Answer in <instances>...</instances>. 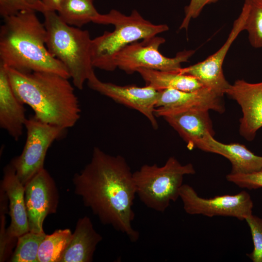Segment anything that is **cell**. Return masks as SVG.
<instances>
[{"label":"cell","mask_w":262,"mask_h":262,"mask_svg":"<svg viewBox=\"0 0 262 262\" xmlns=\"http://www.w3.org/2000/svg\"><path fill=\"white\" fill-rule=\"evenodd\" d=\"M72 181L75 194L102 224L125 233L131 242L138 240L139 233L132 226L136 195L133 173L123 156L95 147L91 161Z\"/></svg>","instance_id":"obj_1"},{"label":"cell","mask_w":262,"mask_h":262,"mask_svg":"<svg viewBox=\"0 0 262 262\" xmlns=\"http://www.w3.org/2000/svg\"><path fill=\"white\" fill-rule=\"evenodd\" d=\"M5 67L15 94L37 118L66 129L77 123L81 110L68 78L53 72H23Z\"/></svg>","instance_id":"obj_2"},{"label":"cell","mask_w":262,"mask_h":262,"mask_svg":"<svg viewBox=\"0 0 262 262\" xmlns=\"http://www.w3.org/2000/svg\"><path fill=\"white\" fill-rule=\"evenodd\" d=\"M0 28V59L4 66L20 72L46 71L69 79V73L47 46V31L35 10L6 17Z\"/></svg>","instance_id":"obj_3"},{"label":"cell","mask_w":262,"mask_h":262,"mask_svg":"<svg viewBox=\"0 0 262 262\" xmlns=\"http://www.w3.org/2000/svg\"><path fill=\"white\" fill-rule=\"evenodd\" d=\"M95 23L113 25L112 32L105 31L92 40L91 60L93 67L107 71L116 67L115 59L127 45L148 38L169 30L166 24H154L145 19L136 10L126 16L115 9L100 14Z\"/></svg>","instance_id":"obj_4"},{"label":"cell","mask_w":262,"mask_h":262,"mask_svg":"<svg viewBox=\"0 0 262 262\" xmlns=\"http://www.w3.org/2000/svg\"><path fill=\"white\" fill-rule=\"evenodd\" d=\"M47 31L46 46L51 55L68 70L73 85L82 90L95 72L91 60L89 33L64 22L56 11L43 13Z\"/></svg>","instance_id":"obj_5"},{"label":"cell","mask_w":262,"mask_h":262,"mask_svg":"<svg viewBox=\"0 0 262 262\" xmlns=\"http://www.w3.org/2000/svg\"><path fill=\"white\" fill-rule=\"evenodd\" d=\"M195 173L191 163L182 164L174 157L162 166L144 164L133 173L136 194L148 208L164 212L180 198L184 176Z\"/></svg>","instance_id":"obj_6"},{"label":"cell","mask_w":262,"mask_h":262,"mask_svg":"<svg viewBox=\"0 0 262 262\" xmlns=\"http://www.w3.org/2000/svg\"><path fill=\"white\" fill-rule=\"evenodd\" d=\"M25 128L27 138L23 151L10 163L24 185L44 168L48 149L55 141L64 136L66 130L44 122L34 115L27 118Z\"/></svg>","instance_id":"obj_7"},{"label":"cell","mask_w":262,"mask_h":262,"mask_svg":"<svg viewBox=\"0 0 262 262\" xmlns=\"http://www.w3.org/2000/svg\"><path fill=\"white\" fill-rule=\"evenodd\" d=\"M165 42L164 38L156 35L132 43L116 56L115 66L130 74L140 68L178 72L181 64L188 62L195 51L184 50L174 57H167L159 51L160 47Z\"/></svg>","instance_id":"obj_8"},{"label":"cell","mask_w":262,"mask_h":262,"mask_svg":"<svg viewBox=\"0 0 262 262\" xmlns=\"http://www.w3.org/2000/svg\"><path fill=\"white\" fill-rule=\"evenodd\" d=\"M180 198L182 201L184 211L190 215L201 214L210 217L229 216L242 221L252 214L253 202L246 191L234 195L204 198L199 196L191 186L183 184Z\"/></svg>","instance_id":"obj_9"},{"label":"cell","mask_w":262,"mask_h":262,"mask_svg":"<svg viewBox=\"0 0 262 262\" xmlns=\"http://www.w3.org/2000/svg\"><path fill=\"white\" fill-rule=\"evenodd\" d=\"M248 10V4L245 0L241 12L234 20L229 35L222 47L204 60L188 67H181L178 72L195 78L203 87L221 97L226 94L230 84L224 75L223 64L231 45L244 31Z\"/></svg>","instance_id":"obj_10"},{"label":"cell","mask_w":262,"mask_h":262,"mask_svg":"<svg viewBox=\"0 0 262 262\" xmlns=\"http://www.w3.org/2000/svg\"><path fill=\"white\" fill-rule=\"evenodd\" d=\"M24 186L29 231L43 232V224L45 218L57 211L58 193L55 183L44 168Z\"/></svg>","instance_id":"obj_11"},{"label":"cell","mask_w":262,"mask_h":262,"mask_svg":"<svg viewBox=\"0 0 262 262\" xmlns=\"http://www.w3.org/2000/svg\"><path fill=\"white\" fill-rule=\"evenodd\" d=\"M88 87L115 101L134 109L149 121L154 129L159 127L154 115V110L159 91L146 85L138 87L135 85L120 86L99 80L94 73L87 81Z\"/></svg>","instance_id":"obj_12"},{"label":"cell","mask_w":262,"mask_h":262,"mask_svg":"<svg viewBox=\"0 0 262 262\" xmlns=\"http://www.w3.org/2000/svg\"><path fill=\"white\" fill-rule=\"evenodd\" d=\"M1 189L9 199L11 223L5 234L0 237V257H7L11 243L15 238L29 231L25 202V186L21 183L11 164L3 169Z\"/></svg>","instance_id":"obj_13"},{"label":"cell","mask_w":262,"mask_h":262,"mask_svg":"<svg viewBox=\"0 0 262 262\" xmlns=\"http://www.w3.org/2000/svg\"><path fill=\"white\" fill-rule=\"evenodd\" d=\"M158 91L154 110L156 117H164L192 109L213 110L220 114L225 110L222 97L205 87L192 91L174 89Z\"/></svg>","instance_id":"obj_14"},{"label":"cell","mask_w":262,"mask_h":262,"mask_svg":"<svg viewBox=\"0 0 262 262\" xmlns=\"http://www.w3.org/2000/svg\"><path fill=\"white\" fill-rule=\"evenodd\" d=\"M226 94L241 108L240 135L247 141L253 140L257 131L262 127V81L250 83L237 80L230 85Z\"/></svg>","instance_id":"obj_15"},{"label":"cell","mask_w":262,"mask_h":262,"mask_svg":"<svg viewBox=\"0 0 262 262\" xmlns=\"http://www.w3.org/2000/svg\"><path fill=\"white\" fill-rule=\"evenodd\" d=\"M209 110L192 109L165 116L164 119L186 142L189 149L197 148L208 134L214 131Z\"/></svg>","instance_id":"obj_16"},{"label":"cell","mask_w":262,"mask_h":262,"mask_svg":"<svg viewBox=\"0 0 262 262\" xmlns=\"http://www.w3.org/2000/svg\"><path fill=\"white\" fill-rule=\"evenodd\" d=\"M24 104L15 94L5 66L0 64V127L15 141L22 135L26 117Z\"/></svg>","instance_id":"obj_17"},{"label":"cell","mask_w":262,"mask_h":262,"mask_svg":"<svg viewBox=\"0 0 262 262\" xmlns=\"http://www.w3.org/2000/svg\"><path fill=\"white\" fill-rule=\"evenodd\" d=\"M197 148L227 158L231 164L230 173L232 174H249L262 169V156L255 154L239 143L224 144L208 134Z\"/></svg>","instance_id":"obj_18"},{"label":"cell","mask_w":262,"mask_h":262,"mask_svg":"<svg viewBox=\"0 0 262 262\" xmlns=\"http://www.w3.org/2000/svg\"><path fill=\"white\" fill-rule=\"evenodd\" d=\"M102 239L88 217L79 218L70 242L59 262H92L97 246Z\"/></svg>","instance_id":"obj_19"},{"label":"cell","mask_w":262,"mask_h":262,"mask_svg":"<svg viewBox=\"0 0 262 262\" xmlns=\"http://www.w3.org/2000/svg\"><path fill=\"white\" fill-rule=\"evenodd\" d=\"M146 83L157 91L174 89L192 91L203 87L195 78L179 72L140 68L136 70Z\"/></svg>","instance_id":"obj_20"},{"label":"cell","mask_w":262,"mask_h":262,"mask_svg":"<svg viewBox=\"0 0 262 262\" xmlns=\"http://www.w3.org/2000/svg\"><path fill=\"white\" fill-rule=\"evenodd\" d=\"M57 12L64 22L78 28L90 22L95 23L100 14L93 0H63Z\"/></svg>","instance_id":"obj_21"},{"label":"cell","mask_w":262,"mask_h":262,"mask_svg":"<svg viewBox=\"0 0 262 262\" xmlns=\"http://www.w3.org/2000/svg\"><path fill=\"white\" fill-rule=\"evenodd\" d=\"M72 236L69 229H57L51 234L46 235L39 247L38 262H59Z\"/></svg>","instance_id":"obj_22"},{"label":"cell","mask_w":262,"mask_h":262,"mask_svg":"<svg viewBox=\"0 0 262 262\" xmlns=\"http://www.w3.org/2000/svg\"><path fill=\"white\" fill-rule=\"evenodd\" d=\"M46 236L44 232L36 233L29 231L18 237L16 246L10 262H38L39 247Z\"/></svg>","instance_id":"obj_23"},{"label":"cell","mask_w":262,"mask_h":262,"mask_svg":"<svg viewBox=\"0 0 262 262\" xmlns=\"http://www.w3.org/2000/svg\"><path fill=\"white\" fill-rule=\"evenodd\" d=\"M249 6L244 30L248 33L250 45L262 48V0H245Z\"/></svg>","instance_id":"obj_24"},{"label":"cell","mask_w":262,"mask_h":262,"mask_svg":"<svg viewBox=\"0 0 262 262\" xmlns=\"http://www.w3.org/2000/svg\"><path fill=\"white\" fill-rule=\"evenodd\" d=\"M245 221L249 227L254 246L247 256L253 262H262V218L252 214Z\"/></svg>","instance_id":"obj_25"},{"label":"cell","mask_w":262,"mask_h":262,"mask_svg":"<svg viewBox=\"0 0 262 262\" xmlns=\"http://www.w3.org/2000/svg\"><path fill=\"white\" fill-rule=\"evenodd\" d=\"M227 180L241 188L249 190L262 188V169L249 174H232L226 176Z\"/></svg>","instance_id":"obj_26"},{"label":"cell","mask_w":262,"mask_h":262,"mask_svg":"<svg viewBox=\"0 0 262 262\" xmlns=\"http://www.w3.org/2000/svg\"><path fill=\"white\" fill-rule=\"evenodd\" d=\"M219 0H190L188 5L184 8V16L179 29L187 30L191 20L197 17L206 5Z\"/></svg>","instance_id":"obj_27"},{"label":"cell","mask_w":262,"mask_h":262,"mask_svg":"<svg viewBox=\"0 0 262 262\" xmlns=\"http://www.w3.org/2000/svg\"><path fill=\"white\" fill-rule=\"evenodd\" d=\"M29 10L39 12L38 7L30 4L26 0H0V15L3 18Z\"/></svg>","instance_id":"obj_28"},{"label":"cell","mask_w":262,"mask_h":262,"mask_svg":"<svg viewBox=\"0 0 262 262\" xmlns=\"http://www.w3.org/2000/svg\"><path fill=\"white\" fill-rule=\"evenodd\" d=\"M48 10L57 12L63 0H41Z\"/></svg>","instance_id":"obj_29"},{"label":"cell","mask_w":262,"mask_h":262,"mask_svg":"<svg viewBox=\"0 0 262 262\" xmlns=\"http://www.w3.org/2000/svg\"><path fill=\"white\" fill-rule=\"evenodd\" d=\"M26 1L30 4L38 7L39 10V12L42 13L46 11H48L47 9L43 4L41 0H26Z\"/></svg>","instance_id":"obj_30"}]
</instances>
